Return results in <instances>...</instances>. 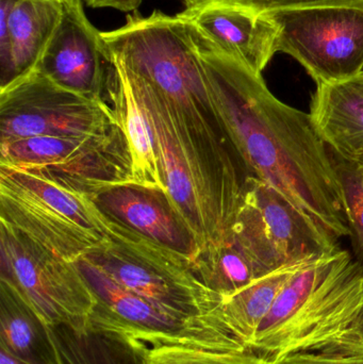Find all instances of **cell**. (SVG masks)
Masks as SVG:
<instances>
[{"label":"cell","mask_w":363,"mask_h":364,"mask_svg":"<svg viewBox=\"0 0 363 364\" xmlns=\"http://www.w3.org/2000/svg\"><path fill=\"white\" fill-rule=\"evenodd\" d=\"M185 23L200 53L213 114L246 178L272 186L337 240L350 237L336 164L309 113L279 100L262 75Z\"/></svg>","instance_id":"cell-1"},{"label":"cell","mask_w":363,"mask_h":364,"mask_svg":"<svg viewBox=\"0 0 363 364\" xmlns=\"http://www.w3.org/2000/svg\"><path fill=\"white\" fill-rule=\"evenodd\" d=\"M106 43L114 59L163 98L202 198L208 246L225 243L247 178L213 114L189 26L160 11L132 15L107 34Z\"/></svg>","instance_id":"cell-2"},{"label":"cell","mask_w":363,"mask_h":364,"mask_svg":"<svg viewBox=\"0 0 363 364\" xmlns=\"http://www.w3.org/2000/svg\"><path fill=\"white\" fill-rule=\"evenodd\" d=\"M249 350L273 364L298 354H363V264L347 250L311 261L289 280Z\"/></svg>","instance_id":"cell-3"},{"label":"cell","mask_w":363,"mask_h":364,"mask_svg":"<svg viewBox=\"0 0 363 364\" xmlns=\"http://www.w3.org/2000/svg\"><path fill=\"white\" fill-rule=\"evenodd\" d=\"M0 222L74 263L104 246L117 225L89 195L6 164H0Z\"/></svg>","instance_id":"cell-4"},{"label":"cell","mask_w":363,"mask_h":364,"mask_svg":"<svg viewBox=\"0 0 363 364\" xmlns=\"http://www.w3.org/2000/svg\"><path fill=\"white\" fill-rule=\"evenodd\" d=\"M85 259L119 286L166 311L232 331L222 316L223 297L202 282L193 259L119 220L113 237Z\"/></svg>","instance_id":"cell-5"},{"label":"cell","mask_w":363,"mask_h":364,"mask_svg":"<svg viewBox=\"0 0 363 364\" xmlns=\"http://www.w3.org/2000/svg\"><path fill=\"white\" fill-rule=\"evenodd\" d=\"M96 299L90 327L113 331L153 348H188L217 352L246 350L232 331L166 311L111 279L83 258L76 262Z\"/></svg>","instance_id":"cell-6"},{"label":"cell","mask_w":363,"mask_h":364,"mask_svg":"<svg viewBox=\"0 0 363 364\" xmlns=\"http://www.w3.org/2000/svg\"><path fill=\"white\" fill-rule=\"evenodd\" d=\"M0 280L12 286L49 326L85 331L96 299L78 265L0 222Z\"/></svg>","instance_id":"cell-7"},{"label":"cell","mask_w":363,"mask_h":364,"mask_svg":"<svg viewBox=\"0 0 363 364\" xmlns=\"http://www.w3.org/2000/svg\"><path fill=\"white\" fill-rule=\"evenodd\" d=\"M0 164L34 173L93 196L114 184L134 182L121 128L89 136H33L0 143Z\"/></svg>","instance_id":"cell-8"},{"label":"cell","mask_w":363,"mask_h":364,"mask_svg":"<svg viewBox=\"0 0 363 364\" xmlns=\"http://www.w3.org/2000/svg\"><path fill=\"white\" fill-rule=\"evenodd\" d=\"M278 27L277 50L304 66L317 85L363 74V4L264 11Z\"/></svg>","instance_id":"cell-9"},{"label":"cell","mask_w":363,"mask_h":364,"mask_svg":"<svg viewBox=\"0 0 363 364\" xmlns=\"http://www.w3.org/2000/svg\"><path fill=\"white\" fill-rule=\"evenodd\" d=\"M230 237L264 275L340 248L339 240L313 224L272 186L254 178L246 179Z\"/></svg>","instance_id":"cell-10"},{"label":"cell","mask_w":363,"mask_h":364,"mask_svg":"<svg viewBox=\"0 0 363 364\" xmlns=\"http://www.w3.org/2000/svg\"><path fill=\"white\" fill-rule=\"evenodd\" d=\"M117 127L108 100L65 89L36 70L0 89V143L95 136Z\"/></svg>","instance_id":"cell-11"},{"label":"cell","mask_w":363,"mask_h":364,"mask_svg":"<svg viewBox=\"0 0 363 364\" xmlns=\"http://www.w3.org/2000/svg\"><path fill=\"white\" fill-rule=\"evenodd\" d=\"M113 64L81 0L63 2L59 25L36 70L65 89L107 100Z\"/></svg>","instance_id":"cell-12"},{"label":"cell","mask_w":363,"mask_h":364,"mask_svg":"<svg viewBox=\"0 0 363 364\" xmlns=\"http://www.w3.org/2000/svg\"><path fill=\"white\" fill-rule=\"evenodd\" d=\"M110 59L119 63L125 70L136 91V97L144 109L155 138L160 166L166 186V194L177 215L193 237L198 248L197 255L200 254L209 245L206 213L189 162L177 139L166 102L144 79L130 72L119 60L111 57Z\"/></svg>","instance_id":"cell-13"},{"label":"cell","mask_w":363,"mask_h":364,"mask_svg":"<svg viewBox=\"0 0 363 364\" xmlns=\"http://www.w3.org/2000/svg\"><path fill=\"white\" fill-rule=\"evenodd\" d=\"M178 15L256 74L262 75L278 53V27L266 12L253 6L232 0H209L187 6Z\"/></svg>","instance_id":"cell-14"},{"label":"cell","mask_w":363,"mask_h":364,"mask_svg":"<svg viewBox=\"0 0 363 364\" xmlns=\"http://www.w3.org/2000/svg\"><path fill=\"white\" fill-rule=\"evenodd\" d=\"M91 198L107 215L195 260L197 245L164 191L126 182L100 190Z\"/></svg>","instance_id":"cell-15"},{"label":"cell","mask_w":363,"mask_h":364,"mask_svg":"<svg viewBox=\"0 0 363 364\" xmlns=\"http://www.w3.org/2000/svg\"><path fill=\"white\" fill-rule=\"evenodd\" d=\"M309 115L330 153L353 161L363 154V75L317 85Z\"/></svg>","instance_id":"cell-16"},{"label":"cell","mask_w":363,"mask_h":364,"mask_svg":"<svg viewBox=\"0 0 363 364\" xmlns=\"http://www.w3.org/2000/svg\"><path fill=\"white\" fill-rule=\"evenodd\" d=\"M63 12L57 0H0V32L11 43V70L0 89L36 70Z\"/></svg>","instance_id":"cell-17"},{"label":"cell","mask_w":363,"mask_h":364,"mask_svg":"<svg viewBox=\"0 0 363 364\" xmlns=\"http://www.w3.org/2000/svg\"><path fill=\"white\" fill-rule=\"evenodd\" d=\"M112 64L107 100L111 102L129 149L132 181L139 186L166 192L151 124L125 70L117 62Z\"/></svg>","instance_id":"cell-18"},{"label":"cell","mask_w":363,"mask_h":364,"mask_svg":"<svg viewBox=\"0 0 363 364\" xmlns=\"http://www.w3.org/2000/svg\"><path fill=\"white\" fill-rule=\"evenodd\" d=\"M0 346L29 364H64L51 326L4 280H0Z\"/></svg>","instance_id":"cell-19"},{"label":"cell","mask_w":363,"mask_h":364,"mask_svg":"<svg viewBox=\"0 0 363 364\" xmlns=\"http://www.w3.org/2000/svg\"><path fill=\"white\" fill-rule=\"evenodd\" d=\"M313 260L285 265L264 274L234 294L223 297L221 310L224 323L249 350L286 284Z\"/></svg>","instance_id":"cell-20"},{"label":"cell","mask_w":363,"mask_h":364,"mask_svg":"<svg viewBox=\"0 0 363 364\" xmlns=\"http://www.w3.org/2000/svg\"><path fill=\"white\" fill-rule=\"evenodd\" d=\"M194 261L202 282L222 297L234 294L264 275L232 237L225 243L208 246Z\"/></svg>","instance_id":"cell-21"},{"label":"cell","mask_w":363,"mask_h":364,"mask_svg":"<svg viewBox=\"0 0 363 364\" xmlns=\"http://www.w3.org/2000/svg\"><path fill=\"white\" fill-rule=\"evenodd\" d=\"M330 154L342 186L350 237L357 260L363 263V168Z\"/></svg>","instance_id":"cell-22"},{"label":"cell","mask_w":363,"mask_h":364,"mask_svg":"<svg viewBox=\"0 0 363 364\" xmlns=\"http://www.w3.org/2000/svg\"><path fill=\"white\" fill-rule=\"evenodd\" d=\"M145 364H273L249 350L217 352L188 348H149Z\"/></svg>","instance_id":"cell-23"},{"label":"cell","mask_w":363,"mask_h":364,"mask_svg":"<svg viewBox=\"0 0 363 364\" xmlns=\"http://www.w3.org/2000/svg\"><path fill=\"white\" fill-rule=\"evenodd\" d=\"M253 6L260 12L289 6H323V4H363V0H232Z\"/></svg>","instance_id":"cell-24"},{"label":"cell","mask_w":363,"mask_h":364,"mask_svg":"<svg viewBox=\"0 0 363 364\" xmlns=\"http://www.w3.org/2000/svg\"><path fill=\"white\" fill-rule=\"evenodd\" d=\"M274 364H363L360 355L298 354L281 359Z\"/></svg>","instance_id":"cell-25"},{"label":"cell","mask_w":363,"mask_h":364,"mask_svg":"<svg viewBox=\"0 0 363 364\" xmlns=\"http://www.w3.org/2000/svg\"><path fill=\"white\" fill-rule=\"evenodd\" d=\"M87 6L93 8H111L115 10L130 12L136 10L143 0H85Z\"/></svg>","instance_id":"cell-26"},{"label":"cell","mask_w":363,"mask_h":364,"mask_svg":"<svg viewBox=\"0 0 363 364\" xmlns=\"http://www.w3.org/2000/svg\"><path fill=\"white\" fill-rule=\"evenodd\" d=\"M0 364H29L11 355L8 350L0 346Z\"/></svg>","instance_id":"cell-27"},{"label":"cell","mask_w":363,"mask_h":364,"mask_svg":"<svg viewBox=\"0 0 363 364\" xmlns=\"http://www.w3.org/2000/svg\"><path fill=\"white\" fill-rule=\"evenodd\" d=\"M349 162H352V164H356V166L363 168V154H362V155L357 156V157H356L353 161Z\"/></svg>","instance_id":"cell-28"},{"label":"cell","mask_w":363,"mask_h":364,"mask_svg":"<svg viewBox=\"0 0 363 364\" xmlns=\"http://www.w3.org/2000/svg\"><path fill=\"white\" fill-rule=\"evenodd\" d=\"M209 1V0H183L185 6H194V4H202V2Z\"/></svg>","instance_id":"cell-29"},{"label":"cell","mask_w":363,"mask_h":364,"mask_svg":"<svg viewBox=\"0 0 363 364\" xmlns=\"http://www.w3.org/2000/svg\"><path fill=\"white\" fill-rule=\"evenodd\" d=\"M57 1L66 2V1H70V0H57Z\"/></svg>","instance_id":"cell-30"},{"label":"cell","mask_w":363,"mask_h":364,"mask_svg":"<svg viewBox=\"0 0 363 364\" xmlns=\"http://www.w3.org/2000/svg\"><path fill=\"white\" fill-rule=\"evenodd\" d=\"M363 75V74H362Z\"/></svg>","instance_id":"cell-31"}]
</instances>
